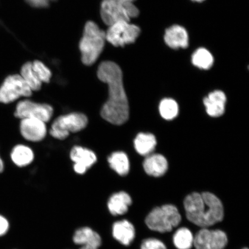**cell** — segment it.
<instances>
[{
  "instance_id": "7",
  "label": "cell",
  "mask_w": 249,
  "mask_h": 249,
  "mask_svg": "<svg viewBox=\"0 0 249 249\" xmlns=\"http://www.w3.org/2000/svg\"><path fill=\"white\" fill-rule=\"evenodd\" d=\"M32 92L20 74H13L6 78L0 87V102L9 104L21 96L29 97Z\"/></svg>"
},
{
  "instance_id": "22",
  "label": "cell",
  "mask_w": 249,
  "mask_h": 249,
  "mask_svg": "<svg viewBox=\"0 0 249 249\" xmlns=\"http://www.w3.org/2000/svg\"><path fill=\"white\" fill-rule=\"evenodd\" d=\"M192 64L201 70H207L213 67L214 58L211 53L207 49L198 48L192 56Z\"/></svg>"
},
{
  "instance_id": "9",
  "label": "cell",
  "mask_w": 249,
  "mask_h": 249,
  "mask_svg": "<svg viewBox=\"0 0 249 249\" xmlns=\"http://www.w3.org/2000/svg\"><path fill=\"white\" fill-rule=\"evenodd\" d=\"M228 243L226 233L220 230L202 228L194 236L196 249H224Z\"/></svg>"
},
{
  "instance_id": "3",
  "label": "cell",
  "mask_w": 249,
  "mask_h": 249,
  "mask_svg": "<svg viewBox=\"0 0 249 249\" xmlns=\"http://www.w3.org/2000/svg\"><path fill=\"white\" fill-rule=\"evenodd\" d=\"M106 40V32L93 21H87L79 44L84 64L90 66L95 63L104 51Z\"/></svg>"
},
{
  "instance_id": "31",
  "label": "cell",
  "mask_w": 249,
  "mask_h": 249,
  "mask_svg": "<svg viewBox=\"0 0 249 249\" xmlns=\"http://www.w3.org/2000/svg\"><path fill=\"white\" fill-rule=\"evenodd\" d=\"M80 249H98V248L91 247V246H82Z\"/></svg>"
},
{
  "instance_id": "6",
  "label": "cell",
  "mask_w": 249,
  "mask_h": 249,
  "mask_svg": "<svg viewBox=\"0 0 249 249\" xmlns=\"http://www.w3.org/2000/svg\"><path fill=\"white\" fill-rule=\"evenodd\" d=\"M140 33L141 30L136 25L121 21L109 26L106 32V39L114 46L124 47L135 42Z\"/></svg>"
},
{
  "instance_id": "25",
  "label": "cell",
  "mask_w": 249,
  "mask_h": 249,
  "mask_svg": "<svg viewBox=\"0 0 249 249\" xmlns=\"http://www.w3.org/2000/svg\"><path fill=\"white\" fill-rule=\"evenodd\" d=\"M161 116L164 119L171 120L175 118L178 113V106L177 102L171 99H164L160 105Z\"/></svg>"
},
{
  "instance_id": "29",
  "label": "cell",
  "mask_w": 249,
  "mask_h": 249,
  "mask_svg": "<svg viewBox=\"0 0 249 249\" xmlns=\"http://www.w3.org/2000/svg\"><path fill=\"white\" fill-rule=\"evenodd\" d=\"M8 221L4 217L0 215V236L4 235L9 230Z\"/></svg>"
},
{
  "instance_id": "4",
  "label": "cell",
  "mask_w": 249,
  "mask_h": 249,
  "mask_svg": "<svg viewBox=\"0 0 249 249\" xmlns=\"http://www.w3.org/2000/svg\"><path fill=\"white\" fill-rule=\"evenodd\" d=\"M181 216L175 205L166 204L156 207L148 214L145 222L152 231L161 233L172 231L181 222Z\"/></svg>"
},
{
  "instance_id": "19",
  "label": "cell",
  "mask_w": 249,
  "mask_h": 249,
  "mask_svg": "<svg viewBox=\"0 0 249 249\" xmlns=\"http://www.w3.org/2000/svg\"><path fill=\"white\" fill-rule=\"evenodd\" d=\"M110 166L121 176H125L129 172V159L123 152H115L108 158Z\"/></svg>"
},
{
  "instance_id": "28",
  "label": "cell",
  "mask_w": 249,
  "mask_h": 249,
  "mask_svg": "<svg viewBox=\"0 0 249 249\" xmlns=\"http://www.w3.org/2000/svg\"><path fill=\"white\" fill-rule=\"evenodd\" d=\"M27 4L36 8H45L50 5V0H26Z\"/></svg>"
},
{
  "instance_id": "13",
  "label": "cell",
  "mask_w": 249,
  "mask_h": 249,
  "mask_svg": "<svg viewBox=\"0 0 249 249\" xmlns=\"http://www.w3.org/2000/svg\"><path fill=\"white\" fill-rule=\"evenodd\" d=\"M164 40L171 49H185L189 46V36L184 27L179 25H173L165 31Z\"/></svg>"
},
{
  "instance_id": "35",
  "label": "cell",
  "mask_w": 249,
  "mask_h": 249,
  "mask_svg": "<svg viewBox=\"0 0 249 249\" xmlns=\"http://www.w3.org/2000/svg\"><path fill=\"white\" fill-rule=\"evenodd\" d=\"M242 249H248V248H245Z\"/></svg>"
},
{
  "instance_id": "32",
  "label": "cell",
  "mask_w": 249,
  "mask_h": 249,
  "mask_svg": "<svg viewBox=\"0 0 249 249\" xmlns=\"http://www.w3.org/2000/svg\"><path fill=\"white\" fill-rule=\"evenodd\" d=\"M121 2L126 3V2H134L136 0H118Z\"/></svg>"
},
{
  "instance_id": "33",
  "label": "cell",
  "mask_w": 249,
  "mask_h": 249,
  "mask_svg": "<svg viewBox=\"0 0 249 249\" xmlns=\"http://www.w3.org/2000/svg\"><path fill=\"white\" fill-rule=\"evenodd\" d=\"M191 1L195 2H202L205 1V0H191Z\"/></svg>"
},
{
  "instance_id": "11",
  "label": "cell",
  "mask_w": 249,
  "mask_h": 249,
  "mask_svg": "<svg viewBox=\"0 0 249 249\" xmlns=\"http://www.w3.org/2000/svg\"><path fill=\"white\" fill-rule=\"evenodd\" d=\"M20 132L23 138L29 141H41L46 135L45 123L36 118H24L21 121Z\"/></svg>"
},
{
  "instance_id": "18",
  "label": "cell",
  "mask_w": 249,
  "mask_h": 249,
  "mask_svg": "<svg viewBox=\"0 0 249 249\" xmlns=\"http://www.w3.org/2000/svg\"><path fill=\"white\" fill-rule=\"evenodd\" d=\"M73 242L81 246H91L98 248L102 244V239L98 233L89 227L77 230L73 236Z\"/></svg>"
},
{
  "instance_id": "20",
  "label": "cell",
  "mask_w": 249,
  "mask_h": 249,
  "mask_svg": "<svg viewBox=\"0 0 249 249\" xmlns=\"http://www.w3.org/2000/svg\"><path fill=\"white\" fill-rule=\"evenodd\" d=\"M157 145L155 137L151 133H139L135 140V147L140 155L145 156L151 154Z\"/></svg>"
},
{
  "instance_id": "12",
  "label": "cell",
  "mask_w": 249,
  "mask_h": 249,
  "mask_svg": "<svg viewBox=\"0 0 249 249\" xmlns=\"http://www.w3.org/2000/svg\"><path fill=\"white\" fill-rule=\"evenodd\" d=\"M70 156L74 162V171L80 174H85L97 160L94 152L79 146H75L71 149Z\"/></svg>"
},
{
  "instance_id": "16",
  "label": "cell",
  "mask_w": 249,
  "mask_h": 249,
  "mask_svg": "<svg viewBox=\"0 0 249 249\" xmlns=\"http://www.w3.org/2000/svg\"><path fill=\"white\" fill-rule=\"evenodd\" d=\"M132 203V198L127 193L120 192L111 196L108 201L107 207L113 215H122L127 213Z\"/></svg>"
},
{
  "instance_id": "8",
  "label": "cell",
  "mask_w": 249,
  "mask_h": 249,
  "mask_svg": "<svg viewBox=\"0 0 249 249\" xmlns=\"http://www.w3.org/2000/svg\"><path fill=\"white\" fill-rule=\"evenodd\" d=\"M53 114V108L48 104H36L29 100L18 103L15 116L20 119L36 118L48 122Z\"/></svg>"
},
{
  "instance_id": "21",
  "label": "cell",
  "mask_w": 249,
  "mask_h": 249,
  "mask_svg": "<svg viewBox=\"0 0 249 249\" xmlns=\"http://www.w3.org/2000/svg\"><path fill=\"white\" fill-rule=\"evenodd\" d=\"M34 158L32 150L23 145L16 146L12 151L11 159L18 167L26 166L33 161Z\"/></svg>"
},
{
  "instance_id": "14",
  "label": "cell",
  "mask_w": 249,
  "mask_h": 249,
  "mask_svg": "<svg viewBox=\"0 0 249 249\" xmlns=\"http://www.w3.org/2000/svg\"><path fill=\"white\" fill-rule=\"evenodd\" d=\"M226 96L222 91H214L204 99L207 113L213 117L222 116L225 111Z\"/></svg>"
},
{
  "instance_id": "24",
  "label": "cell",
  "mask_w": 249,
  "mask_h": 249,
  "mask_svg": "<svg viewBox=\"0 0 249 249\" xmlns=\"http://www.w3.org/2000/svg\"><path fill=\"white\" fill-rule=\"evenodd\" d=\"M194 236L191 230L182 227L173 236V242L178 249H191L194 245Z\"/></svg>"
},
{
  "instance_id": "23",
  "label": "cell",
  "mask_w": 249,
  "mask_h": 249,
  "mask_svg": "<svg viewBox=\"0 0 249 249\" xmlns=\"http://www.w3.org/2000/svg\"><path fill=\"white\" fill-rule=\"evenodd\" d=\"M20 76L29 86L31 91H39L41 89L42 83L40 82L35 71H34L32 62H27L23 65L21 69Z\"/></svg>"
},
{
  "instance_id": "34",
  "label": "cell",
  "mask_w": 249,
  "mask_h": 249,
  "mask_svg": "<svg viewBox=\"0 0 249 249\" xmlns=\"http://www.w3.org/2000/svg\"><path fill=\"white\" fill-rule=\"evenodd\" d=\"M50 1H56V0H50Z\"/></svg>"
},
{
  "instance_id": "15",
  "label": "cell",
  "mask_w": 249,
  "mask_h": 249,
  "mask_svg": "<svg viewBox=\"0 0 249 249\" xmlns=\"http://www.w3.org/2000/svg\"><path fill=\"white\" fill-rule=\"evenodd\" d=\"M113 235L121 244L128 246L135 239V227L126 220L118 221L113 226Z\"/></svg>"
},
{
  "instance_id": "26",
  "label": "cell",
  "mask_w": 249,
  "mask_h": 249,
  "mask_svg": "<svg viewBox=\"0 0 249 249\" xmlns=\"http://www.w3.org/2000/svg\"><path fill=\"white\" fill-rule=\"evenodd\" d=\"M32 66L40 82L49 83L52 76V71L42 62L39 60L34 61L32 62Z\"/></svg>"
},
{
  "instance_id": "27",
  "label": "cell",
  "mask_w": 249,
  "mask_h": 249,
  "mask_svg": "<svg viewBox=\"0 0 249 249\" xmlns=\"http://www.w3.org/2000/svg\"><path fill=\"white\" fill-rule=\"evenodd\" d=\"M140 249H167L163 243L157 239L149 238L143 241Z\"/></svg>"
},
{
  "instance_id": "30",
  "label": "cell",
  "mask_w": 249,
  "mask_h": 249,
  "mask_svg": "<svg viewBox=\"0 0 249 249\" xmlns=\"http://www.w3.org/2000/svg\"><path fill=\"white\" fill-rule=\"evenodd\" d=\"M4 163H3L1 158L0 157V173H2L3 170H4Z\"/></svg>"
},
{
  "instance_id": "17",
  "label": "cell",
  "mask_w": 249,
  "mask_h": 249,
  "mask_svg": "<svg viewBox=\"0 0 249 249\" xmlns=\"http://www.w3.org/2000/svg\"><path fill=\"white\" fill-rule=\"evenodd\" d=\"M143 166L148 175L159 177L166 173L168 163L166 159L163 155L154 154L148 156L145 159Z\"/></svg>"
},
{
  "instance_id": "1",
  "label": "cell",
  "mask_w": 249,
  "mask_h": 249,
  "mask_svg": "<svg viewBox=\"0 0 249 249\" xmlns=\"http://www.w3.org/2000/svg\"><path fill=\"white\" fill-rule=\"evenodd\" d=\"M97 75L108 87V99L102 108L101 116L108 123L121 125L128 120L129 116L122 70L113 61H104L99 65Z\"/></svg>"
},
{
  "instance_id": "10",
  "label": "cell",
  "mask_w": 249,
  "mask_h": 249,
  "mask_svg": "<svg viewBox=\"0 0 249 249\" xmlns=\"http://www.w3.org/2000/svg\"><path fill=\"white\" fill-rule=\"evenodd\" d=\"M124 4L118 0H102L101 17L104 23L110 26L118 21H130Z\"/></svg>"
},
{
  "instance_id": "2",
  "label": "cell",
  "mask_w": 249,
  "mask_h": 249,
  "mask_svg": "<svg viewBox=\"0 0 249 249\" xmlns=\"http://www.w3.org/2000/svg\"><path fill=\"white\" fill-rule=\"evenodd\" d=\"M183 204L187 219L201 228H207L223 219L222 202L212 193H193L186 196Z\"/></svg>"
},
{
  "instance_id": "5",
  "label": "cell",
  "mask_w": 249,
  "mask_h": 249,
  "mask_svg": "<svg viewBox=\"0 0 249 249\" xmlns=\"http://www.w3.org/2000/svg\"><path fill=\"white\" fill-rule=\"evenodd\" d=\"M88 118L86 115L80 113H72L59 117L53 123L50 133L55 139H67L70 133L80 131L88 124Z\"/></svg>"
}]
</instances>
